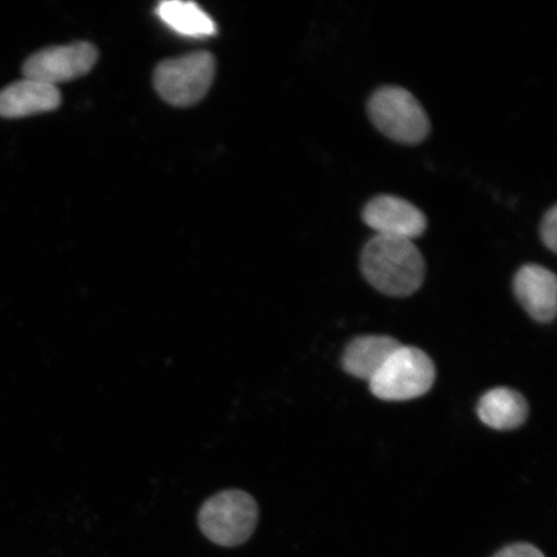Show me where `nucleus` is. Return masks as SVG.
Returning <instances> with one entry per match:
<instances>
[{
    "label": "nucleus",
    "instance_id": "obj_1",
    "mask_svg": "<svg viewBox=\"0 0 557 557\" xmlns=\"http://www.w3.org/2000/svg\"><path fill=\"white\" fill-rule=\"evenodd\" d=\"M361 271L383 295L416 294L426 276V262L412 240L375 235L361 252Z\"/></svg>",
    "mask_w": 557,
    "mask_h": 557
},
{
    "label": "nucleus",
    "instance_id": "obj_2",
    "mask_svg": "<svg viewBox=\"0 0 557 557\" xmlns=\"http://www.w3.org/2000/svg\"><path fill=\"white\" fill-rule=\"evenodd\" d=\"M368 114L374 127L393 141L417 145L431 132V123L420 101L408 89L383 86L368 101Z\"/></svg>",
    "mask_w": 557,
    "mask_h": 557
},
{
    "label": "nucleus",
    "instance_id": "obj_3",
    "mask_svg": "<svg viewBox=\"0 0 557 557\" xmlns=\"http://www.w3.org/2000/svg\"><path fill=\"white\" fill-rule=\"evenodd\" d=\"M198 522L200 531L215 545L239 546L256 531L259 506L246 492L224 491L201 506Z\"/></svg>",
    "mask_w": 557,
    "mask_h": 557
},
{
    "label": "nucleus",
    "instance_id": "obj_4",
    "mask_svg": "<svg viewBox=\"0 0 557 557\" xmlns=\"http://www.w3.org/2000/svg\"><path fill=\"white\" fill-rule=\"evenodd\" d=\"M435 375V366L426 352L401 345L369 381V387L381 400H412L430 392Z\"/></svg>",
    "mask_w": 557,
    "mask_h": 557
},
{
    "label": "nucleus",
    "instance_id": "obj_5",
    "mask_svg": "<svg viewBox=\"0 0 557 557\" xmlns=\"http://www.w3.org/2000/svg\"><path fill=\"white\" fill-rule=\"evenodd\" d=\"M215 74V60L209 52H193L160 62L154 87L165 102L189 108L205 99Z\"/></svg>",
    "mask_w": 557,
    "mask_h": 557
},
{
    "label": "nucleus",
    "instance_id": "obj_6",
    "mask_svg": "<svg viewBox=\"0 0 557 557\" xmlns=\"http://www.w3.org/2000/svg\"><path fill=\"white\" fill-rule=\"evenodd\" d=\"M99 60L96 47L79 41L69 46L48 47L24 62V78L55 86L87 75Z\"/></svg>",
    "mask_w": 557,
    "mask_h": 557
},
{
    "label": "nucleus",
    "instance_id": "obj_7",
    "mask_svg": "<svg viewBox=\"0 0 557 557\" xmlns=\"http://www.w3.org/2000/svg\"><path fill=\"white\" fill-rule=\"evenodd\" d=\"M361 218L377 235L392 238L413 242L428 230V219L421 209L395 195H379L369 200Z\"/></svg>",
    "mask_w": 557,
    "mask_h": 557
},
{
    "label": "nucleus",
    "instance_id": "obj_8",
    "mask_svg": "<svg viewBox=\"0 0 557 557\" xmlns=\"http://www.w3.org/2000/svg\"><path fill=\"white\" fill-rule=\"evenodd\" d=\"M513 292L522 308L534 320L553 322L557 309V278L552 270L541 264H525L515 275Z\"/></svg>",
    "mask_w": 557,
    "mask_h": 557
},
{
    "label": "nucleus",
    "instance_id": "obj_9",
    "mask_svg": "<svg viewBox=\"0 0 557 557\" xmlns=\"http://www.w3.org/2000/svg\"><path fill=\"white\" fill-rule=\"evenodd\" d=\"M60 104V89L39 81L24 78L0 90V117L4 120L47 113Z\"/></svg>",
    "mask_w": 557,
    "mask_h": 557
},
{
    "label": "nucleus",
    "instance_id": "obj_10",
    "mask_svg": "<svg viewBox=\"0 0 557 557\" xmlns=\"http://www.w3.org/2000/svg\"><path fill=\"white\" fill-rule=\"evenodd\" d=\"M401 346L388 336H361L346 347L343 364L354 377L371 381L383 364Z\"/></svg>",
    "mask_w": 557,
    "mask_h": 557
},
{
    "label": "nucleus",
    "instance_id": "obj_11",
    "mask_svg": "<svg viewBox=\"0 0 557 557\" xmlns=\"http://www.w3.org/2000/svg\"><path fill=\"white\" fill-rule=\"evenodd\" d=\"M529 413L528 403L520 393L508 387H497L483 395L478 416L486 426L505 431L521 426Z\"/></svg>",
    "mask_w": 557,
    "mask_h": 557
},
{
    "label": "nucleus",
    "instance_id": "obj_12",
    "mask_svg": "<svg viewBox=\"0 0 557 557\" xmlns=\"http://www.w3.org/2000/svg\"><path fill=\"white\" fill-rule=\"evenodd\" d=\"M157 15L172 30L185 37L206 38L218 33L213 20L193 2L169 0L158 5Z\"/></svg>",
    "mask_w": 557,
    "mask_h": 557
},
{
    "label": "nucleus",
    "instance_id": "obj_13",
    "mask_svg": "<svg viewBox=\"0 0 557 557\" xmlns=\"http://www.w3.org/2000/svg\"><path fill=\"white\" fill-rule=\"evenodd\" d=\"M541 239L545 246L557 252V206H554L543 218L540 228Z\"/></svg>",
    "mask_w": 557,
    "mask_h": 557
},
{
    "label": "nucleus",
    "instance_id": "obj_14",
    "mask_svg": "<svg viewBox=\"0 0 557 557\" xmlns=\"http://www.w3.org/2000/svg\"><path fill=\"white\" fill-rule=\"evenodd\" d=\"M493 557H546L539 547L531 545V543L520 542L513 545L506 546L494 555Z\"/></svg>",
    "mask_w": 557,
    "mask_h": 557
}]
</instances>
